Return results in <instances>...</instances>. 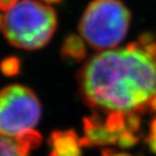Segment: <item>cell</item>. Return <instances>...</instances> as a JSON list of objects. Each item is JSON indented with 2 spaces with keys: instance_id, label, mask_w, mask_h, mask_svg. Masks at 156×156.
Here are the masks:
<instances>
[{
  "instance_id": "cell-2",
  "label": "cell",
  "mask_w": 156,
  "mask_h": 156,
  "mask_svg": "<svg viewBox=\"0 0 156 156\" xmlns=\"http://www.w3.org/2000/svg\"><path fill=\"white\" fill-rule=\"evenodd\" d=\"M56 25L51 7L37 0H21L3 17L2 33L12 46L33 51L49 44Z\"/></svg>"
},
{
  "instance_id": "cell-7",
  "label": "cell",
  "mask_w": 156,
  "mask_h": 156,
  "mask_svg": "<svg viewBox=\"0 0 156 156\" xmlns=\"http://www.w3.org/2000/svg\"><path fill=\"white\" fill-rule=\"evenodd\" d=\"M61 56L65 61L80 63L87 58V46L80 35L69 34L61 46Z\"/></svg>"
},
{
  "instance_id": "cell-13",
  "label": "cell",
  "mask_w": 156,
  "mask_h": 156,
  "mask_svg": "<svg viewBox=\"0 0 156 156\" xmlns=\"http://www.w3.org/2000/svg\"><path fill=\"white\" fill-rule=\"evenodd\" d=\"M126 129L133 133H138L141 129V117L138 113H128L125 114Z\"/></svg>"
},
{
  "instance_id": "cell-5",
  "label": "cell",
  "mask_w": 156,
  "mask_h": 156,
  "mask_svg": "<svg viewBox=\"0 0 156 156\" xmlns=\"http://www.w3.org/2000/svg\"><path fill=\"white\" fill-rule=\"evenodd\" d=\"M83 136L80 138L83 147L107 146L117 143L118 134L114 133L107 128L105 119L99 114L85 117L83 119Z\"/></svg>"
},
{
  "instance_id": "cell-19",
  "label": "cell",
  "mask_w": 156,
  "mask_h": 156,
  "mask_svg": "<svg viewBox=\"0 0 156 156\" xmlns=\"http://www.w3.org/2000/svg\"><path fill=\"white\" fill-rule=\"evenodd\" d=\"M3 17L2 15L0 14V29H2V25H3Z\"/></svg>"
},
{
  "instance_id": "cell-18",
  "label": "cell",
  "mask_w": 156,
  "mask_h": 156,
  "mask_svg": "<svg viewBox=\"0 0 156 156\" xmlns=\"http://www.w3.org/2000/svg\"><path fill=\"white\" fill-rule=\"evenodd\" d=\"M44 3H48V5H56V3L62 2V0H41Z\"/></svg>"
},
{
  "instance_id": "cell-20",
  "label": "cell",
  "mask_w": 156,
  "mask_h": 156,
  "mask_svg": "<svg viewBox=\"0 0 156 156\" xmlns=\"http://www.w3.org/2000/svg\"><path fill=\"white\" fill-rule=\"evenodd\" d=\"M155 62H156V58H155Z\"/></svg>"
},
{
  "instance_id": "cell-15",
  "label": "cell",
  "mask_w": 156,
  "mask_h": 156,
  "mask_svg": "<svg viewBox=\"0 0 156 156\" xmlns=\"http://www.w3.org/2000/svg\"><path fill=\"white\" fill-rule=\"evenodd\" d=\"M101 156H133L127 152H119L114 149H102L101 150Z\"/></svg>"
},
{
  "instance_id": "cell-4",
  "label": "cell",
  "mask_w": 156,
  "mask_h": 156,
  "mask_svg": "<svg viewBox=\"0 0 156 156\" xmlns=\"http://www.w3.org/2000/svg\"><path fill=\"white\" fill-rule=\"evenodd\" d=\"M40 117L41 103L30 88L13 83L0 90V134L17 136L36 127Z\"/></svg>"
},
{
  "instance_id": "cell-3",
  "label": "cell",
  "mask_w": 156,
  "mask_h": 156,
  "mask_svg": "<svg viewBox=\"0 0 156 156\" xmlns=\"http://www.w3.org/2000/svg\"><path fill=\"white\" fill-rule=\"evenodd\" d=\"M131 13L122 0H92L78 24L80 36L95 50L116 48L126 37Z\"/></svg>"
},
{
  "instance_id": "cell-16",
  "label": "cell",
  "mask_w": 156,
  "mask_h": 156,
  "mask_svg": "<svg viewBox=\"0 0 156 156\" xmlns=\"http://www.w3.org/2000/svg\"><path fill=\"white\" fill-rule=\"evenodd\" d=\"M19 2V0H0V10L8 12L13 7H15Z\"/></svg>"
},
{
  "instance_id": "cell-14",
  "label": "cell",
  "mask_w": 156,
  "mask_h": 156,
  "mask_svg": "<svg viewBox=\"0 0 156 156\" xmlns=\"http://www.w3.org/2000/svg\"><path fill=\"white\" fill-rule=\"evenodd\" d=\"M150 151L156 155V118H154L150 125V133L145 140Z\"/></svg>"
},
{
  "instance_id": "cell-9",
  "label": "cell",
  "mask_w": 156,
  "mask_h": 156,
  "mask_svg": "<svg viewBox=\"0 0 156 156\" xmlns=\"http://www.w3.org/2000/svg\"><path fill=\"white\" fill-rule=\"evenodd\" d=\"M105 124L107 128L114 133L119 136L122 131L126 130V122H125V114L119 112H112L106 114Z\"/></svg>"
},
{
  "instance_id": "cell-8",
  "label": "cell",
  "mask_w": 156,
  "mask_h": 156,
  "mask_svg": "<svg viewBox=\"0 0 156 156\" xmlns=\"http://www.w3.org/2000/svg\"><path fill=\"white\" fill-rule=\"evenodd\" d=\"M20 152L24 156H29L33 150L37 149L42 141V136L36 130H27L15 136Z\"/></svg>"
},
{
  "instance_id": "cell-11",
  "label": "cell",
  "mask_w": 156,
  "mask_h": 156,
  "mask_svg": "<svg viewBox=\"0 0 156 156\" xmlns=\"http://www.w3.org/2000/svg\"><path fill=\"white\" fill-rule=\"evenodd\" d=\"M0 156H24L15 140L0 134Z\"/></svg>"
},
{
  "instance_id": "cell-17",
  "label": "cell",
  "mask_w": 156,
  "mask_h": 156,
  "mask_svg": "<svg viewBox=\"0 0 156 156\" xmlns=\"http://www.w3.org/2000/svg\"><path fill=\"white\" fill-rule=\"evenodd\" d=\"M149 112L156 113V94L154 95V97L151 99V101H150V104H149Z\"/></svg>"
},
{
  "instance_id": "cell-6",
  "label": "cell",
  "mask_w": 156,
  "mask_h": 156,
  "mask_svg": "<svg viewBox=\"0 0 156 156\" xmlns=\"http://www.w3.org/2000/svg\"><path fill=\"white\" fill-rule=\"evenodd\" d=\"M48 145L49 156H83L80 138L74 129L52 131Z\"/></svg>"
},
{
  "instance_id": "cell-12",
  "label": "cell",
  "mask_w": 156,
  "mask_h": 156,
  "mask_svg": "<svg viewBox=\"0 0 156 156\" xmlns=\"http://www.w3.org/2000/svg\"><path fill=\"white\" fill-rule=\"evenodd\" d=\"M138 141H139V136L126 129L118 136L116 144L118 146H120L122 149H129L131 146L136 145L138 143Z\"/></svg>"
},
{
  "instance_id": "cell-10",
  "label": "cell",
  "mask_w": 156,
  "mask_h": 156,
  "mask_svg": "<svg viewBox=\"0 0 156 156\" xmlns=\"http://www.w3.org/2000/svg\"><path fill=\"white\" fill-rule=\"evenodd\" d=\"M0 71L5 76L13 77L21 73V60L16 56H9L0 62Z\"/></svg>"
},
{
  "instance_id": "cell-1",
  "label": "cell",
  "mask_w": 156,
  "mask_h": 156,
  "mask_svg": "<svg viewBox=\"0 0 156 156\" xmlns=\"http://www.w3.org/2000/svg\"><path fill=\"white\" fill-rule=\"evenodd\" d=\"M83 101L97 112H149L156 94V62L136 42L91 56L77 75Z\"/></svg>"
}]
</instances>
